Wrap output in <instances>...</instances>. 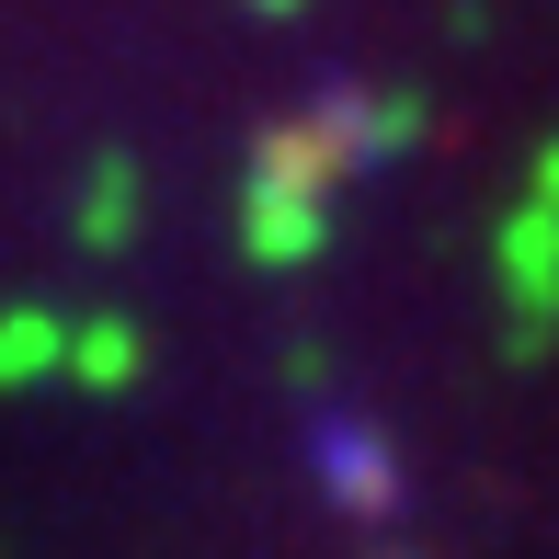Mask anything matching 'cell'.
I'll use <instances>...</instances> for the list:
<instances>
[{"label": "cell", "instance_id": "6", "mask_svg": "<svg viewBox=\"0 0 559 559\" xmlns=\"http://www.w3.org/2000/svg\"><path fill=\"white\" fill-rule=\"evenodd\" d=\"M126 217H138V160H104V171H92V194H81V240H92V251H126V240H138Z\"/></svg>", "mask_w": 559, "mask_h": 559}, {"label": "cell", "instance_id": "1", "mask_svg": "<svg viewBox=\"0 0 559 559\" xmlns=\"http://www.w3.org/2000/svg\"><path fill=\"white\" fill-rule=\"evenodd\" d=\"M400 148H412V104H366L354 81H320L309 104H297V115L263 138L251 183H274V194H320V206H332V183H354V171H377V160H400Z\"/></svg>", "mask_w": 559, "mask_h": 559}, {"label": "cell", "instance_id": "9", "mask_svg": "<svg viewBox=\"0 0 559 559\" xmlns=\"http://www.w3.org/2000/svg\"><path fill=\"white\" fill-rule=\"evenodd\" d=\"M251 12H297V0H251Z\"/></svg>", "mask_w": 559, "mask_h": 559}, {"label": "cell", "instance_id": "7", "mask_svg": "<svg viewBox=\"0 0 559 559\" xmlns=\"http://www.w3.org/2000/svg\"><path fill=\"white\" fill-rule=\"evenodd\" d=\"M58 320H46V309H0V389H23V377H46V366H58Z\"/></svg>", "mask_w": 559, "mask_h": 559}, {"label": "cell", "instance_id": "4", "mask_svg": "<svg viewBox=\"0 0 559 559\" xmlns=\"http://www.w3.org/2000/svg\"><path fill=\"white\" fill-rule=\"evenodd\" d=\"M320 240H332V206H320V194L251 183V206H240V251L251 263H320Z\"/></svg>", "mask_w": 559, "mask_h": 559}, {"label": "cell", "instance_id": "2", "mask_svg": "<svg viewBox=\"0 0 559 559\" xmlns=\"http://www.w3.org/2000/svg\"><path fill=\"white\" fill-rule=\"evenodd\" d=\"M309 468H320V491H332L354 525H389L400 514V456H389V435H366V423L320 412L309 423Z\"/></svg>", "mask_w": 559, "mask_h": 559}, {"label": "cell", "instance_id": "5", "mask_svg": "<svg viewBox=\"0 0 559 559\" xmlns=\"http://www.w3.org/2000/svg\"><path fill=\"white\" fill-rule=\"evenodd\" d=\"M58 366H81V389H126V377L148 366V343H138V320H81V343H58Z\"/></svg>", "mask_w": 559, "mask_h": 559}, {"label": "cell", "instance_id": "3", "mask_svg": "<svg viewBox=\"0 0 559 559\" xmlns=\"http://www.w3.org/2000/svg\"><path fill=\"white\" fill-rule=\"evenodd\" d=\"M502 286H514L525 343H548V320H559V217L548 206H514V217H502Z\"/></svg>", "mask_w": 559, "mask_h": 559}, {"label": "cell", "instance_id": "8", "mask_svg": "<svg viewBox=\"0 0 559 559\" xmlns=\"http://www.w3.org/2000/svg\"><path fill=\"white\" fill-rule=\"evenodd\" d=\"M537 206H548V217H559V138H548V148H537Z\"/></svg>", "mask_w": 559, "mask_h": 559}]
</instances>
